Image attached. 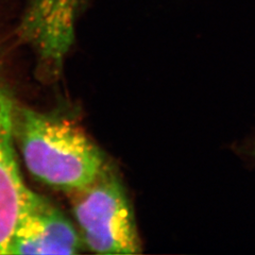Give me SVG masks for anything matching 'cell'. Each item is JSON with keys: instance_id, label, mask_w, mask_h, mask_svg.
Listing matches in <instances>:
<instances>
[{"instance_id": "obj_2", "label": "cell", "mask_w": 255, "mask_h": 255, "mask_svg": "<svg viewBox=\"0 0 255 255\" xmlns=\"http://www.w3.org/2000/svg\"><path fill=\"white\" fill-rule=\"evenodd\" d=\"M82 244L99 254H137L141 243L132 206L106 165L94 182L68 194Z\"/></svg>"}, {"instance_id": "obj_1", "label": "cell", "mask_w": 255, "mask_h": 255, "mask_svg": "<svg viewBox=\"0 0 255 255\" xmlns=\"http://www.w3.org/2000/svg\"><path fill=\"white\" fill-rule=\"evenodd\" d=\"M13 127L27 169L45 185L69 194L90 185L107 165L82 128L65 116L16 105Z\"/></svg>"}, {"instance_id": "obj_4", "label": "cell", "mask_w": 255, "mask_h": 255, "mask_svg": "<svg viewBox=\"0 0 255 255\" xmlns=\"http://www.w3.org/2000/svg\"><path fill=\"white\" fill-rule=\"evenodd\" d=\"M82 246L79 232L65 215L31 190L7 254H76Z\"/></svg>"}, {"instance_id": "obj_5", "label": "cell", "mask_w": 255, "mask_h": 255, "mask_svg": "<svg viewBox=\"0 0 255 255\" xmlns=\"http://www.w3.org/2000/svg\"><path fill=\"white\" fill-rule=\"evenodd\" d=\"M10 0H0V12ZM0 45V254H7L13 233L31 190L23 183L15 152L14 110L16 103L2 69Z\"/></svg>"}, {"instance_id": "obj_3", "label": "cell", "mask_w": 255, "mask_h": 255, "mask_svg": "<svg viewBox=\"0 0 255 255\" xmlns=\"http://www.w3.org/2000/svg\"><path fill=\"white\" fill-rule=\"evenodd\" d=\"M87 0H21L15 35L31 48L49 77H58L73 46Z\"/></svg>"}, {"instance_id": "obj_6", "label": "cell", "mask_w": 255, "mask_h": 255, "mask_svg": "<svg viewBox=\"0 0 255 255\" xmlns=\"http://www.w3.org/2000/svg\"><path fill=\"white\" fill-rule=\"evenodd\" d=\"M250 154L255 159V138L253 139V141L251 142V145H250Z\"/></svg>"}]
</instances>
